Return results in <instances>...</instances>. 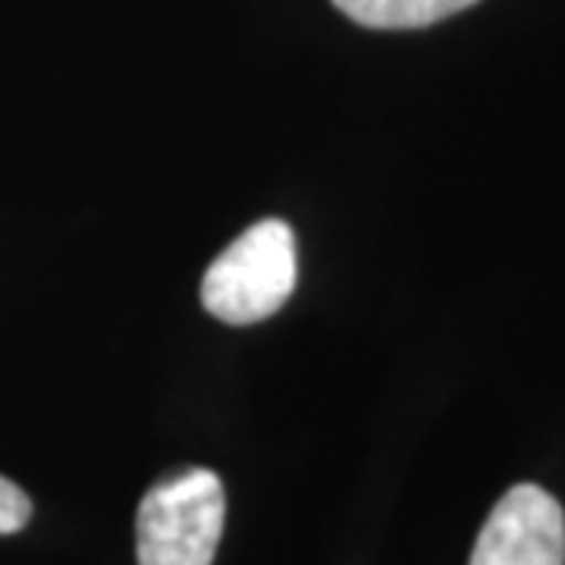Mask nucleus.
Wrapping results in <instances>:
<instances>
[{"label":"nucleus","mask_w":565,"mask_h":565,"mask_svg":"<svg viewBox=\"0 0 565 565\" xmlns=\"http://www.w3.org/2000/svg\"><path fill=\"white\" fill-rule=\"evenodd\" d=\"M299 258L289 223L262 221L226 245L202 280L207 315L233 327H248L277 315L296 289Z\"/></svg>","instance_id":"nucleus-1"},{"label":"nucleus","mask_w":565,"mask_h":565,"mask_svg":"<svg viewBox=\"0 0 565 565\" xmlns=\"http://www.w3.org/2000/svg\"><path fill=\"white\" fill-rule=\"evenodd\" d=\"M226 519L221 478L182 468L145 493L136 519L139 565H211Z\"/></svg>","instance_id":"nucleus-2"},{"label":"nucleus","mask_w":565,"mask_h":565,"mask_svg":"<svg viewBox=\"0 0 565 565\" xmlns=\"http://www.w3.org/2000/svg\"><path fill=\"white\" fill-rule=\"evenodd\" d=\"M471 565H565V512L537 484H515L478 534Z\"/></svg>","instance_id":"nucleus-3"},{"label":"nucleus","mask_w":565,"mask_h":565,"mask_svg":"<svg viewBox=\"0 0 565 565\" xmlns=\"http://www.w3.org/2000/svg\"><path fill=\"white\" fill-rule=\"evenodd\" d=\"M478 0H333L364 29H424L475 7Z\"/></svg>","instance_id":"nucleus-4"},{"label":"nucleus","mask_w":565,"mask_h":565,"mask_svg":"<svg viewBox=\"0 0 565 565\" xmlns=\"http://www.w3.org/2000/svg\"><path fill=\"white\" fill-rule=\"evenodd\" d=\"M32 519V500L20 487L0 478V534H17Z\"/></svg>","instance_id":"nucleus-5"}]
</instances>
